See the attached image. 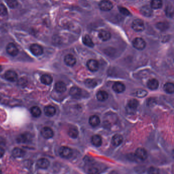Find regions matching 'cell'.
Here are the masks:
<instances>
[{
    "instance_id": "6da1fadb",
    "label": "cell",
    "mask_w": 174,
    "mask_h": 174,
    "mask_svg": "<svg viewBox=\"0 0 174 174\" xmlns=\"http://www.w3.org/2000/svg\"><path fill=\"white\" fill-rule=\"evenodd\" d=\"M59 153L61 157L64 158H69L72 155V150L68 146H61L59 150Z\"/></svg>"
},
{
    "instance_id": "7a4b0ae2",
    "label": "cell",
    "mask_w": 174,
    "mask_h": 174,
    "mask_svg": "<svg viewBox=\"0 0 174 174\" xmlns=\"http://www.w3.org/2000/svg\"><path fill=\"white\" fill-rule=\"evenodd\" d=\"M133 46L137 50H143L146 46V43L143 38L137 37L133 41Z\"/></svg>"
},
{
    "instance_id": "3957f363",
    "label": "cell",
    "mask_w": 174,
    "mask_h": 174,
    "mask_svg": "<svg viewBox=\"0 0 174 174\" xmlns=\"http://www.w3.org/2000/svg\"><path fill=\"white\" fill-rule=\"evenodd\" d=\"M138 102L136 99H131L130 100L126 108V110L129 114H133L136 111V109L138 107Z\"/></svg>"
},
{
    "instance_id": "277c9868",
    "label": "cell",
    "mask_w": 174,
    "mask_h": 174,
    "mask_svg": "<svg viewBox=\"0 0 174 174\" xmlns=\"http://www.w3.org/2000/svg\"><path fill=\"white\" fill-rule=\"evenodd\" d=\"M30 50L31 53L35 56H40L43 53V47L36 43H34L31 45L30 47Z\"/></svg>"
},
{
    "instance_id": "5b68a950",
    "label": "cell",
    "mask_w": 174,
    "mask_h": 174,
    "mask_svg": "<svg viewBox=\"0 0 174 174\" xmlns=\"http://www.w3.org/2000/svg\"><path fill=\"white\" fill-rule=\"evenodd\" d=\"M132 28L135 31H143L145 29V25L143 21L140 19H136L133 21L132 25Z\"/></svg>"
},
{
    "instance_id": "8992f818",
    "label": "cell",
    "mask_w": 174,
    "mask_h": 174,
    "mask_svg": "<svg viewBox=\"0 0 174 174\" xmlns=\"http://www.w3.org/2000/svg\"><path fill=\"white\" fill-rule=\"evenodd\" d=\"M7 53L12 56H16L19 53V49L13 43H9L6 47Z\"/></svg>"
},
{
    "instance_id": "52a82bcc",
    "label": "cell",
    "mask_w": 174,
    "mask_h": 174,
    "mask_svg": "<svg viewBox=\"0 0 174 174\" xmlns=\"http://www.w3.org/2000/svg\"><path fill=\"white\" fill-rule=\"evenodd\" d=\"M69 94L74 98H80L82 95V91L81 88L77 86H73L69 90Z\"/></svg>"
},
{
    "instance_id": "ba28073f",
    "label": "cell",
    "mask_w": 174,
    "mask_h": 174,
    "mask_svg": "<svg viewBox=\"0 0 174 174\" xmlns=\"http://www.w3.org/2000/svg\"><path fill=\"white\" fill-rule=\"evenodd\" d=\"M87 66L88 69L92 72L98 71L99 67V64L98 61L95 59H90L87 62Z\"/></svg>"
},
{
    "instance_id": "9c48e42d",
    "label": "cell",
    "mask_w": 174,
    "mask_h": 174,
    "mask_svg": "<svg viewBox=\"0 0 174 174\" xmlns=\"http://www.w3.org/2000/svg\"><path fill=\"white\" fill-rule=\"evenodd\" d=\"M100 9L105 11L111 10L113 7V4L111 2L108 1H103L100 2L99 4Z\"/></svg>"
},
{
    "instance_id": "30bf717a",
    "label": "cell",
    "mask_w": 174,
    "mask_h": 174,
    "mask_svg": "<svg viewBox=\"0 0 174 174\" xmlns=\"http://www.w3.org/2000/svg\"><path fill=\"white\" fill-rule=\"evenodd\" d=\"M4 77L6 79L10 82H15L17 79V75L16 72L11 70L7 71L5 73Z\"/></svg>"
},
{
    "instance_id": "8fae6325",
    "label": "cell",
    "mask_w": 174,
    "mask_h": 174,
    "mask_svg": "<svg viewBox=\"0 0 174 174\" xmlns=\"http://www.w3.org/2000/svg\"><path fill=\"white\" fill-rule=\"evenodd\" d=\"M41 134L43 137L46 139L52 138L54 135V132L51 128L45 127L42 129Z\"/></svg>"
},
{
    "instance_id": "7c38bea8",
    "label": "cell",
    "mask_w": 174,
    "mask_h": 174,
    "mask_svg": "<svg viewBox=\"0 0 174 174\" xmlns=\"http://www.w3.org/2000/svg\"><path fill=\"white\" fill-rule=\"evenodd\" d=\"M135 155L140 160H145L147 158L148 153L145 149L139 148L135 151Z\"/></svg>"
},
{
    "instance_id": "4fadbf2b",
    "label": "cell",
    "mask_w": 174,
    "mask_h": 174,
    "mask_svg": "<svg viewBox=\"0 0 174 174\" xmlns=\"http://www.w3.org/2000/svg\"><path fill=\"white\" fill-rule=\"evenodd\" d=\"M112 89L117 93H121L125 91L126 87L123 83L120 82H116L112 86Z\"/></svg>"
},
{
    "instance_id": "5bb4252c",
    "label": "cell",
    "mask_w": 174,
    "mask_h": 174,
    "mask_svg": "<svg viewBox=\"0 0 174 174\" xmlns=\"http://www.w3.org/2000/svg\"><path fill=\"white\" fill-rule=\"evenodd\" d=\"M64 62L67 66H72L76 64V59L72 54H67L64 57Z\"/></svg>"
},
{
    "instance_id": "9a60e30c",
    "label": "cell",
    "mask_w": 174,
    "mask_h": 174,
    "mask_svg": "<svg viewBox=\"0 0 174 174\" xmlns=\"http://www.w3.org/2000/svg\"><path fill=\"white\" fill-rule=\"evenodd\" d=\"M37 166L40 169H47L50 166V162L47 159L40 158L37 162Z\"/></svg>"
},
{
    "instance_id": "2e32d148",
    "label": "cell",
    "mask_w": 174,
    "mask_h": 174,
    "mask_svg": "<svg viewBox=\"0 0 174 174\" xmlns=\"http://www.w3.org/2000/svg\"><path fill=\"white\" fill-rule=\"evenodd\" d=\"M140 12L143 16L146 17H150L152 15L153 11L151 6L149 5H145L141 7Z\"/></svg>"
},
{
    "instance_id": "e0dca14e",
    "label": "cell",
    "mask_w": 174,
    "mask_h": 174,
    "mask_svg": "<svg viewBox=\"0 0 174 174\" xmlns=\"http://www.w3.org/2000/svg\"><path fill=\"white\" fill-rule=\"evenodd\" d=\"M99 37L103 41H107L111 37V33L105 30H101L99 32Z\"/></svg>"
},
{
    "instance_id": "ac0fdd59",
    "label": "cell",
    "mask_w": 174,
    "mask_h": 174,
    "mask_svg": "<svg viewBox=\"0 0 174 174\" xmlns=\"http://www.w3.org/2000/svg\"><path fill=\"white\" fill-rule=\"evenodd\" d=\"M55 88L56 91L59 93H63L66 91V86L63 82L59 81L56 83Z\"/></svg>"
},
{
    "instance_id": "d6986e66",
    "label": "cell",
    "mask_w": 174,
    "mask_h": 174,
    "mask_svg": "<svg viewBox=\"0 0 174 174\" xmlns=\"http://www.w3.org/2000/svg\"><path fill=\"white\" fill-rule=\"evenodd\" d=\"M123 140V138L121 135L116 134L112 137L111 143L114 146H117L121 144Z\"/></svg>"
},
{
    "instance_id": "ffe728a7",
    "label": "cell",
    "mask_w": 174,
    "mask_h": 174,
    "mask_svg": "<svg viewBox=\"0 0 174 174\" xmlns=\"http://www.w3.org/2000/svg\"><path fill=\"white\" fill-rule=\"evenodd\" d=\"M44 111L45 114L48 116H53L55 114L56 110L55 108L53 106L49 105L45 107Z\"/></svg>"
},
{
    "instance_id": "44dd1931",
    "label": "cell",
    "mask_w": 174,
    "mask_h": 174,
    "mask_svg": "<svg viewBox=\"0 0 174 174\" xmlns=\"http://www.w3.org/2000/svg\"><path fill=\"white\" fill-rule=\"evenodd\" d=\"M31 138V136L29 133H23L17 137V141L19 143H28L30 140Z\"/></svg>"
},
{
    "instance_id": "7402d4cb",
    "label": "cell",
    "mask_w": 174,
    "mask_h": 174,
    "mask_svg": "<svg viewBox=\"0 0 174 174\" xmlns=\"http://www.w3.org/2000/svg\"><path fill=\"white\" fill-rule=\"evenodd\" d=\"M147 86L149 88H150V90H156L158 87V81L155 79L149 80L147 83Z\"/></svg>"
},
{
    "instance_id": "603a6c76",
    "label": "cell",
    "mask_w": 174,
    "mask_h": 174,
    "mask_svg": "<svg viewBox=\"0 0 174 174\" xmlns=\"http://www.w3.org/2000/svg\"><path fill=\"white\" fill-rule=\"evenodd\" d=\"M91 143L95 146H100L102 145V138L99 135H94L91 138Z\"/></svg>"
},
{
    "instance_id": "cb8c5ba5",
    "label": "cell",
    "mask_w": 174,
    "mask_h": 174,
    "mask_svg": "<svg viewBox=\"0 0 174 174\" xmlns=\"http://www.w3.org/2000/svg\"><path fill=\"white\" fill-rule=\"evenodd\" d=\"M12 155L14 157H22L25 155V151L22 149L15 148L12 150Z\"/></svg>"
},
{
    "instance_id": "d4e9b609",
    "label": "cell",
    "mask_w": 174,
    "mask_h": 174,
    "mask_svg": "<svg viewBox=\"0 0 174 174\" xmlns=\"http://www.w3.org/2000/svg\"><path fill=\"white\" fill-rule=\"evenodd\" d=\"M90 124L93 127H96L100 124V119L98 116L93 115L90 117L89 119Z\"/></svg>"
},
{
    "instance_id": "484cf974",
    "label": "cell",
    "mask_w": 174,
    "mask_h": 174,
    "mask_svg": "<svg viewBox=\"0 0 174 174\" xmlns=\"http://www.w3.org/2000/svg\"><path fill=\"white\" fill-rule=\"evenodd\" d=\"M41 82L46 85H50L53 82V78L50 75L44 74L41 77Z\"/></svg>"
},
{
    "instance_id": "4316f807",
    "label": "cell",
    "mask_w": 174,
    "mask_h": 174,
    "mask_svg": "<svg viewBox=\"0 0 174 174\" xmlns=\"http://www.w3.org/2000/svg\"><path fill=\"white\" fill-rule=\"evenodd\" d=\"M97 98L100 101H105L108 98V94L106 91L100 90L97 93Z\"/></svg>"
},
{
    "instance_id": "83f0119b",
    "label": "cell",
    "mask_w": 174,
    "mask_h": 174,
    "mask_svg": "<svg viewBox=\"0 0 174 174\" xmlns=\"http://www.w3.org/2000/svg\"><path fill=\"white\" fill-rule=\"evenodd\" d=\"M31 114L34 117H37L40 116L42 114V111L40 110V107L38 106H33L30 109Z\"/></svg>"
},
{
    "instance_id": "f1b7e54d",
    "label": "cell",
    "mask_w": 174,
    "mask_h": 174,
    "mask_svg": "<svg viewBox=\"0 0 174 174\" xmlns=\"http://www.w3.org/2000/svg\"><path fill=\"white\" fill-rule=\"evenodd\" d=\"M83 42L85 45L88 47L93 48L94 46V43L91 40V37L88 35H85L83 36Z\"/></svg>"
},
{
    "instance_id": "f546056e",
    "label": "cell",
    "mask_w": 174,
    "mask_h": 174,
    "mask_svg": "<svg viewBox=\"0 0 174 174\" xmlns=\"http://www.w3.org/2000/svg\"><path fill=\"white\" fill-rule=\"evenodd\" d=\"M164 91L168 93H173L174 91V85L173 83L167 82L166 83L164 87Z\"/></svg>"
},
{
    "instance_id": "4dcf8cb0",
    "label": "cell",
    "mask_w": 174,
    "mask_h": 174,
    "mask_svg": "<svg viewBox=\"0 0 174 174\" xmlns=\"http://www.w3.org/2000/svg\"><path fill=\"white\" fill-rule=\"evenodd\" d=\"M68 134L72 138H76L77 137L79 134V132L77 129L76 128L72 127L69 128L68 131Z\"/></svg>"
},
{
    "instance_id": "1f68e13d",
    "label": "cell",
    "mask_w": 174,
    "mask_h": 174,
    "mask_svg": "<svg viewBox=\"0 0 174 174\" xmlns=\"http://www.w3.org/2000/svg\"><path fill=\"white\" fill-rule=\"evenodd\" d=\"M86 86L89 88H93L97 85V82L96 80L92 79H86L85 81Z\"/></svg>"
},
{
    "instance_id": "d6a6232c",
    "label": "cell",
    "mask_w": 174,
    "mask_h": 174,
    "mask_svg": "<svg viewBox=\"0 0 174 174\" xmlns=\"http://www.w3.org/2000/svg\"><path fill=\"white\" fill-rule=\"evenodd\" d=\"M162 6V2L160 0H154L152 1L151 3V8L154 9H159Z\"/></svg>"
},
{
    "instance_id": "836d02e7",
    "label": "cell",
    "mask_w": 174,
    "mask_h": 174,
    "mask_svg": "<svg viewBox=\"0 0 174 174\" xmlns=\"http://www.w3.org/2000/svg\"><path fill=\"white\" fill-rule=\"evenodd\" d=\"M88 174H99L100 173L99 169L95 166H90L87 169Z\"/></svg>"
},
{
    "instance_id": "e575fe53",
    "label": "cell",
    "mask_w": 174,
    "mask_h": 174,
    "mask_svg": "<svg viewBox=\"0 0 174 174\" xmlns=\"http://www.w3.org/2000/svg\"><path fill=\"white\" fill-rule=\"evenodd\" d=\"M7 13L8 11L6 7L3 4H0V16H4L7 15Z\"/></svg>"
},
{
    "instance_id": "d590c367",
    "label": "cell",
    "mask_w": 174,
    "mask_h": 174,
    "mask_svg": "<svg viewBox=\"0 0 174 174\" xmlns=\"http://www.w3.org/2000/svg\"><path fill=\"white\" fill-rule=\"evenodd\" d=\"M147 91L144 90H138L136 91V96L140 98H143L147 95Z\"/></svg>"
},
{
    "instance_id": "8d00e7d4",
    "label": "cell",
    "mask_w": 174,
    "mask_h": 174,
    "mask_svg": "<svg viewBox=\"0 0 174 174\" xmlns=\"http://www.w3.org/2000/svg\"><path fill=\"white\" fill-rule=\"evenodd\" d=\"M149 174H159V170L157 167H151L148 170Z\"/></svg>"
},
{
    "instance_id": "74e56055",
    "label": "cell",
    "mask_w": 174,
    "mask_h": 174,
    "mask_svg": "<svg viewBox=\"0 0 174 174\" xmlns=\"http://www.w3.org/2000/svg\"><path fill=\"white\" fill-rule=\"evenodd\" d=\"M6 3L10 8H16L18 4L17 1H6Z\"/></svg>"
},
{
    "instance_id": "f35d334b",
    "label": "cell",
    "mask_w": 174,
    "mask_h": 174,
    "mask_svg": "<svg viewBox=\"0 0 174 174\" xmlns=\"http://www.w3.org/2000/svg\"><path fill=\"white\" fill-rule=\"evenodd\" d=\"M119 10L122 14L125 16H129L130 13L127 9L124 7H119Z\"/></svg>"
},
{
    "instance_id": "ab89813d",
    "label": "cell",
    "mask_w": 174,
    "mask_h": 174,
    "mask_svg": "<svg viewBox=\"0 0 174 174\" xmlns=\"http://www.w3.org/2000/svg\"><path fill=\"white\" fill-rule=\"evenodd\" d=\"M166 14L167 16H169V17H172L173 15V7H171V6L167 8Z\"/></svg>"
},
{
    "instance_id": "60d3db41",
    "label": "cell",
    "mask_w": 174,
    "mask_h": 174,
    "mask_svg": "<svg viewBox=\"0 0 174 174\" xmlns=\"http://www.w3.org/2000/svg\"><path fill=\"white\" fill-rule=\"evenodd\" d=\"M166 26L167 25L166 23H164V22H160L157 25V27L160 30L166 29V28H167Z\"/></svg>"
},
{
    "instance_id": "b9f144b4",
    "label": "cell",
    "mask_w": 174,
    "mask_h": 174,
    "mask_svg": "<svg viewBox=\"0 0 174 174\" xmlns=\"http://www.w3.org/2000/svg\"><path fill=\"white\" fill-rule=\"evenodd\" d=\"M4 153H5V151L4 150L3 148L0 147V158L3 156Z\"/></svg>"
},
{
    "instance_id": "7bdbcfd3",
    "label": "cell",
    "mask_w": 174,
    "mask_h": 174,
    "mask_svg": "<svg viewBox=\"0 0 174 174\" xmlns=\"http://www.w3.org/2000/svg\"><path fill=\"white\" fill-rule=\"evenodd\" d=\"M2 71V66H0V72Z\"/></svg>"
},
{
    "instance_id": "ee69618b",
    "label": "cell",
    "mask_w": 174,
    "mask_h": 174,
    "mask_svg": "<svg viewBox=\"0 0 174 174\" xmlns=\"http://www.w3.org/2000/svg\"><path fill=\"white\" fill-rule=\"evenodd\" d=\"M2 174V171H1V170H0V174Z\"/></svg>"
}]
</instances>
